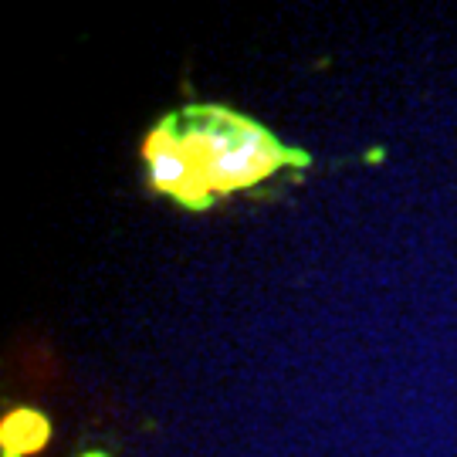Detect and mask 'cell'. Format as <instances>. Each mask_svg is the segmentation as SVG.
I'll use <instances>...</instances> for the list:
<instances>
[{
	"mask_svg": "<svg viewBox=\"0 0 457 457\" xmlns=\"http://www.w3.org/2000/svg\"><path fill=\"white\" fill-rule=\"evenodd\" d=\"M177 122L196 183L213 196L254 187L281 166H309L305 153L281 146L254 119L217 105H194Z\"/></svg>",
	"mask_w": 457,
	"mask_h": 457,
	"instance_id": "cell-1",
	"label": "cell"
},
{
	"mask_svg": "<svg viewBox=\"0 0 457 457\" xmlns=\"http://www.w3.org/2000/svg\"><path fill=\"white\" fill-rule=\"evenodd\" d=\"M143 156H146L153 190L173 196L177 204L194 207V211H207L213 204V194H207V190L196 183L194 170H190V160H187V153H183L177 115L163 119L156 129L149 132L146 143H143Z\"/></svg>",
	"mask_w": 457,
	"mask_h": 457,
	"instance_id": "cell-2",
	"label": "cell"
},
{
	"mask_svg": "<svg viewBox=\"0 0 457 457\" xmlns=\"http://www.w3.org/2000/svg\"><path fill=\"white\" fill-rule=\"evenodd\" d=\"M51 437V424L45 413L37 410H14L4 417L0 424V447H4V457H24L41 451Z\"/></svg>",
	"mask_w": 457,
	"mask_h": 457,
	"instance_id": "cell-3",
	"label": "cell"
},
{
	"mask_svg": "<svg viewBox=\"0 0 457 457\" xmlns=\"http://www.w3.org/2000/svg\"><path fill=\"white\" fill-rule=\"evenodd\" d=\"M82 457H109L105 451H88V454H82Z\"/></svg>",
	"mask_w": 457,
	"mask_h": 457,
	"instance_id": "cell-4",
	"label": "cell"
}]
</instances>
